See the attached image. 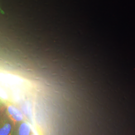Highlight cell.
Masks as SVG:
<instances>
[{
  "label": "cell",
  "mask_w": 135,
  "mask_h": 135,
  "mask_svg": "<svg viewBox=\"0 0 135 135\" xmlns=\"http://www.w3.org/2000/svg\"><path fill=\"white\" fill-rule=\"evenodd\" d=\"M6 115L13 125L16 126L25 121L23 114L19 109L10 103H6Z\"/></svg>",
  "instance_id": "6da1fadb"
},
{
  "label": "cell",
  "mask_w": 135,
  "mask_h": 135,
  "mask_svg": "<svg viewBox=\"0 0 135 135\" xmlns=\"http://www.w3.org/2000/svg\"><path fill=\"white\" fill-rule=\"evenodd\" d=\"M14 125L6 116H0V135H13Z\"/></svg>",
  "instance_id": "7a4b0ae2"
},
{
  "label": "cell",
  "mask_w": 135,
  "mask_h": 135,
  "mask_svg": "<svg viewBox=\"0 0 135 135\" xmlns=\"http://www.w3.org/2000/svg\"><path fill=\"white\" fill-rule=\"evenodd\" d=\"M13 135H30L32 130L29 123L24 121L15 126Z\"/></svg>",
  "instance_id": "3957f363"
},
{
  "label": "cell",
  "mask_w": 135,
  "mask_h": 135,
  "mask_svg": "<svg viewBox=\"0 0 135 135\" xmlns=\"http://www.w3.org/2000/svg\"><path fill=\"white\" fill-rule=\"evenodd\" d=\"M6 103V102L4 101L2 98H0V108L4 106H5Z\"/></svg>",
  "instance_id": "277c9868"
},
{
  "label": "cell",
  "mask_w": 135,
  "mask_h": 135,
  "mask_svg": "<svg viewBox=\"0 0 135 135\" xmlns=\"http://www.w3.org/2000/svg\"><path fill=\"white\" fill-rule=\"evenodd\" d=\"M30 135H36L35 134H34V133L33 132H31V134H30Z\"/></svg>",
  "instance_id": "5b68a950"
}]
</instances>
